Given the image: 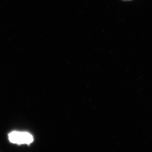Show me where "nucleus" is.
Returning a JSON list of instances; mask_svg holds the SVG:
<instances>
[{
	"label": "nucleus",
	"instance_id": "f03ea898",
	"mask_svg": "<svg viewBox=\"0 0 152 152\" xmlns=\"http://www.w3.org/2000/svg\"><path fill=\"white\" fill-rule=\"evenodd\" d=\"M122 1H131L132 0H122Z\"/></svg>",
	"mask_w": 152,
	"mask_h": 152
},
{
	"label": "nucleus",
	"instance_id": "f257e3e1",
	"mask_svg": "<svg viewBox=\"0 0 152 152\" xmlns=\"http://www.w3.org/2000/svg\"><path fill=\"white\" fill-rule=\"evenodd\" d=\"M10 142L17 145L28 144L29 145L34 140L33 137L27 132L13 131L8 134Z\"/></svg>",
	"mask_w": 152,
	"mask_h": 152
}]
</instances>
